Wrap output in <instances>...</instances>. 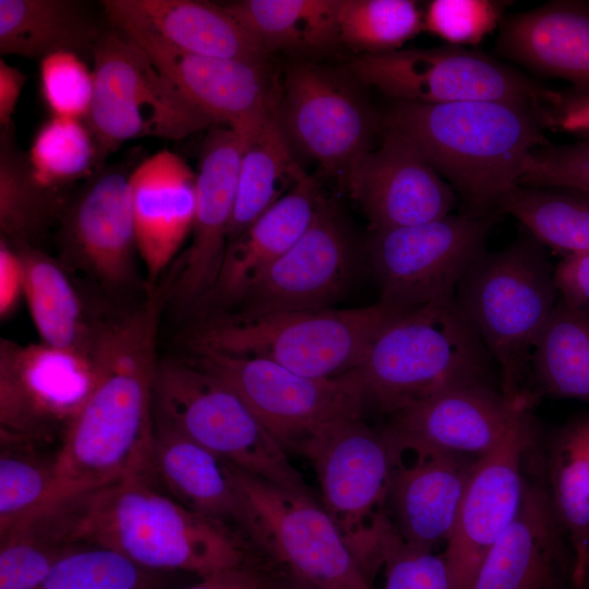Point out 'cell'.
Here are the masks:
<instances>
[{
    "mask_svg": "<svg viewBox=\"0 0 589 589\" xmlns=\"http://www.w3.org/2000/svg\"><path fill=\"white\" fill-rule=\"evenodd\" d=\"M161 293L96 328L95 382L56 454L53 506L124 477L151 472L153 385ZM45 508V509H46Z\"/></svg>",
    "mask_w": 589,
    "mask_h": 589,
    "instance_id": "1",
    "label": "cell"
},
{
    "mask_svg": "<svg viewBox=\"0 0 589 589\" xmlns=\"http://www.w3.org/2000/svg\"><path fill=\"white\" fill-rule=\"evenodd\" d=\"M67 503L74 542L111 548L151 570L204 578L263 563L229 525L181 505L152 472L124 477Z\"/></svg>",
    "mask_w": 589,
    "mask_h": 589,
    "instance_id": "2",
    "label": "cell"
},
{
    "mask_svg": "<svg viewBox=\"0 0 589 589\" xmlns=\"http://www.w3.org/2000/svg\"><path fill=\"white\" fill-rule=\"evenodd\" d=\"M381 121L410 140L474 213H493L519 185L528 155L549 145L543 110L525 104L394 101Z\"/></svg>",
    "mask_w": 589,
    "mask_h": 589,
    "instance_id": "3",
    "label": "cell"
},
{
    "mask_svg": "<svg viewBox=\"0 0 589 589\" xmlns=\"http://www.w3.org/2000/svg\"><path fill=\"white\" fill-rule=\"evenodd\" d=\"M495 363L454 298L405 311L349 372L365 404L389 416L441 392L488 382Z\"/></svg>",
    "mask_w": 589,
    "mask_h": 589,
    "instance_id": "4",
    "label": "cell"
},
{
    "mask_svg": "<svg viewBox=\"0 0 589 589\" xmlns=\"http://www.w3.org/2000/svg\"><path fill=\"white\" fill-rule=\"evenodd\" d=\"M554 269L544 247L522 235L498 251L485 250L454 296L496 363L504 396L529 408L524 380L560 298Z\"/></svg>",
    "mask_w": 589,
    "mask_h": 589,
    "instance_id": "5",
    "label": "cell"
},
{
    "mask_svg": "<svg viewBox=\"0 0 589 589\" xmlns=\"http://www.w3.org/2000/svg\"><path fill=\"white\" fill-rule=\"evenodd\" d=\"M235 525L280 574L314 589H375L313 493L286 489L230 464Z\"/></svg>",
    "mask_w": 589,
    "mask_h": 589,
    "instance_id": "6",
    "label": "cell"
},
{
    "mask_svg": "<svg viewBox=\"0 0 589 589\" xmlns=\"http://www.w3.org/2000/svg\"><path fill=\"white\" fill-rule=\"evenodd\" d=\"M296 453L310 461L322 506L373 582L392 525L386 513L392 474L401 460L385 429L362 417L336 418L311 432Z\"/></svg>",
    "mask_w": 589,
    "mask_h": 589,
    "instance_id": "7",
    "label": "cell"
},
{
    "mask_svg": "<svg viewBox=\"0 0 589 589\" xmlns=\"http://www.w3.org/2000/svg\"><path fill=\"white\" fill-rule=\"evenodd\" d=\"M399 311L381 302L354 309L221 316L197 328L193 348L271 360L311 378H335L360 365Z\"/></svg>",
    "mask_w": 589,
    "mask_h": 589,
    "instance_id": "8",
    "label": "cell"
},
{
    "mask_svg": "<svg viewBox=\"0 0 589 589\" xmlns=\"http://www.w3.org/2000/svg\"><path fill=\"white\" fill-rule=\"evenodd\" d=\"M153 410L156 421L224 460L286 489L313 493L238 393L191 359L157 362Z\"/></svg>",
    "mask_w": 589,
    "mask_h": 589,
    "instance_id": "9",
    "label": "cell"
},
{
    "mask_svg": "<svg viewBox=\"0 0 589 589\" xmlns=\"http://www.w3.org/2000/svg\"><path fill=\"white\" fill-rule=\"evenodd\" d=\"M92 61L94 95L84 122L96 144L97 171L129 140H181L217 125L121 31L104 29Z\"/></svg>",
    "mask_w": 589,
    "mask_h": 589,
    "instance_id": "10",
    "label": "cell"
},
{
    "mask_svg": "<svg viewBox=\"0 0 589 589\" xmlns=\"http://www.w3.org/2000/svg\"><path fill=\"white\" fill-rule=\"evenodd\" d=\"M495 213L449 214L421 225L371 231L366 245L380 302L410 311L452 299L486 250Z\"/></svg>",
    "mask_w": 589,
    "mask_h": 589,
    "instance_id": "11",
    "label": "cell"
},
{
    "mask_svg": "<svg viewBox=\"0 0 589 589\" xmlns=\"http://www.w3.org/2000/svg\"><path fill=\"white\" fill-rule=\"evenodd\" d=\"M348 71L359 83L402 103L496 100L543 110L555 95L494 58L453 45L360 55Z\"/></svg>",
    "mask_w": 589,
    "mask_h": 589,
    "instance_id": "12",
    "label": "cell"
},
{
    "mask_svg": "<svg viewBox=\"0 0 589 589\" xmlns=\"http://www.w3.org/2000/svg\"><path fill=\"white\" fill-rule=\"evenodd\" d=\"M356 82L349 71L294 61L277 87V112L292 148L342 184L351 167L373 148L380 125Z\"/></svg>",
    "mask_w": 589,
    "mask_h": 589,
    "instance_id": "13",
    "label": "cell"
},
{
    "mask_svg": "<svg viewBox=\"0 0 589 589\" xmlns=\"http://www.w3.org/2000/svg\"><path fill=\"white\" fill-rule=\"evenodd\" d=\"M193 349L191 360L233 388L287 454L329 420L362 417L365 400L349 373L311 378L263 358Z\"/></svg>",
    "mask_w": 589,
    "mask_h": 589,
    "instance_id": "14",
    "label": "cell"
},
{
    "mask_svg": "<svg viewBox=\"0 0 589 589\" xmlns=\"http://www.w3.org/2000/svg\"><path fill=\"white\" fill-rule=\"evenodd\" d=\"M100 4L110 26L143 48L177 88L216 124L229 128L245 146L257 135L278 92L266 61L212 58L179 50L112 0Z\"/></svg>",
    "mask_w": 589,
    "mask_h": 589,
    "instance_id": "15",
    "label": "cell"
},
{
    "mask_svg": "<svg viewBox=\"0 0 589 589\" xmlns=\"http://www.w3.org/2000/svg\"><path fill=\"white\" fill-rule=\"evenodd\" d=\"M92 351L0 340L1 442H31L63 431L95 382Z\"/></svg>",
    "mask_w": 589,
    "mask_h": 589,
    "instance_id": "16",
    "label": "cell"
},
{
    "mask_svg": "<svg viewBox=\"0 0 589 589\" xmlns=\"http://www.w3.org/2000/svg\"><path fill=\"white\" fill-rule=\"evenodd\" d=\"M354 259L352 235L337 205L318 196L300 239L257 274L237 304L239 315L259 316L327 309L342 291Z\"/></svg>",
    "mask_w": 589,
    "mask_h": 589,
    "instance_id": "17",
    "label": "cell"
},
{
    "mask_svg": "<svg viewBox=\"0 0 589 589\" xmlns=\"http://www.w3.org/2000/svg\"><path fill=\"white\" fill-rule=\"evenodd\" d=\"M529 416L490 384L441 392L393 414L383 426L401 456L455 454L480 457L495 448Z\"/></svg>",
    "mask_w": 589,
    "mask_h": 589,
    "instance_id": "18",
    "label": "cell"
},
{
    "mask_svg": "<svg viewBox=\"0 0 589 589\" xmlns=\"http://www.w3.org/2000/svg\"><path fill=\"white\" fill-rule=\"evenodd\" d=\"M534 437L536 424L529 416L477 459L442 553L456 589H470L485 554L516 519L527 482L522 461Z\"/></svg>",
    "mask_w": 589,
    "mask_h": 589,
    "instance_id": "19",
    "label": "cell"
},
{
    "mask_svg": "<svg viewBox=\"0 0 589 589\" xmlns=\"http://www.w3.org/2000/svg\"><path fill=\"white\" fill-rule=\"evenodd\" d=\"M344 184L371 231L433 221L452 214L456 204L453 187L410 140L388 127H383L380 145L351 167Z\"/></svg>",
    "mask_w": 589,
    "mask_h": 589,
    "instance_id": "20",
    "label": "cell"
},
{
    "mask_svg": "<svg viewBox=\"0 0 589 589\" xmlns=\"http://www.w3.org/2000/svg\"><path fill=\"white\" fill-rule=\"evenodd\" d=\"M59 225L71 262L111 288L132 280L137 247L130 173L119 168L96 171L67 204Z\"/></svg>",
    "mask_w": 589,
    "mask_h": 589,
    "instance_id": "21",
    "label": "cell"
},
{
    "mask_svg": "<svg viewBox=\"0 0 589 589\" xmlns=\"http://www.w3.org/2000/svg\"><path fill=\"white\" fill-rule=\"evenodd\" d=\"M245 143L214 125L202 143L191 243L180 263L172 296L182 306L200 304L212 289L227 248Z\"/></svg>",
    "mask_w": 589,
    "mask_h": 589,
    "instance_id": "22",
    "label": "cell"
},
{
    "mask_svg": "<svg viewBox=\"0 0 589 589\" xmlns=\"http://www.w3.org/2000/svg\"><path fill=\"white\" fill-rule=\"evenodd\" d=\"M470 589H576L573 553L544 481L527 480L516 519L485 554Z\"/></svg>",
    "mask_w": 589,
    "mask_h": 589,
    "instance_id": "23",
    "label": "cell"
},
{
    "mask_svg": "<svg viewBox=\"0 0 589 589\" xmlns=\"http://www.w3.org/2000/svg\"><path fill=\"white\" fill-rule=\"evenodd\" d=\"M130 189L137 254L153 290L192 232L196 173L181 156L161 149L130 172Z\"/></svg>",
    "mask_w": 589,
    "mask_h": 589,
    "instance_id": "24",
    "label": "cell"
},
{
    "mask_svg": "<svg viewBox=\"0 0 589 589\" xmlns=\"http://www.w3.org/2000/svg\"><path fill=\"white\" fill-rule=\"evenodd\" d=\"M479 457L433 454L396 465L386 513L396 533L410 546L435 552L449 541L464 493Z\"/></svg>",
    "mask_w": 589,
    "mask_h": 589,
    "instance_id": "25",
    "label": "cell"
},
{
    "mask_svg": "<svg viewBox=\"0 0 589 589\" xmlns=\"http://www.w3.org/2000/svg\"><path fill=\"white\" fill-rule=\"evenodd\" d=\"M497 49L533 72L589 93V2L550 1L507 17Z\"/></svg>",
    "mask_w": 589,
    "mask_h": 589,
    "instance_id": "26",
    "label": "cell"
},
{
    "mask_svg": "<svg viewBox=\"0 0 589 589\" xmlns=\"http://www.w3.org/2000/svg\"><path fill=\"white\" fill-rule=\"evenodd\" d=\"M318 196L317 180L304 171L280 200L227 245L216 280L200 304H237L251 280L304 233Z\"/></svg>",
    "mask_w": 589,
    "mask_h": 589,
    "instance_id": "27",
    "label": "cell"
},
{
    "mask_svg": "<svg viewBox=\"0 0 589 589\" xmlns=\"http://www.w3.org/2000/svg\"><path fill=\"white\" fill-rule=\"evenodd\" d=\"M179 50L221 59L266 61L268 52L224 5L197 0H112Z\"/></svg>",
    "mask_w": 589,
    "mask_h": 589,
    "instance_id": "28",
    "label": "cell"
},
{
    "mask_svg": "<svg viewBox=\"0 0 589 589\" xmlns=\"http://www.w3.org/2000/svg\"><path fill=\"white\" fill-rule=\"evenodd\" d=\"M151 469L158 485L184 507L235 524L237 497L230 462L155 419Z\"/></svg>",
    "mask_w": 589,
    "mask_h": 589,
    "instance_id": "29",
    "label": "cell"
},
{
    "mask_svg": "<svg viewBox=\"0 0 589 589\" xmlns=\"http://www.w3.org/2000/svg\"><path fill=\"white\" fill-rule=\"evenodd\" d=\"M104 28L82 1L0 0V53L39 61L55 52L92 57Z\"/></svg>",
    "mask_w": 589,
    "mask_h": 589,
    "instance_id": "30",
    "label": "cell"
},
{
    "mask_svg": "<svg viewBox=\"0 0 589 589\" xmlns=\"http://www.w3.org/2000/svg\"><path fill=\"white\" fill-rule=\"evenodd\" d=\"M303 172L293 158L276 100L262 129L243 151L227 245L280 200Z\"/></svg>",
    "mask_w": 589,
    "mask_h": 589,
    "instance_id": "31",
    "label": "cell"
},
{
    "mask_svg": "<svg viewBox=\"0 0 589 589\" xmlns=\"http://www.w3.org/2000/svg\"><path fill=\"white\" fill-rule=\"evenodd\" d=\"M13 245L24 261V301L40 341L56 348L92 351L97 327L86 321L80 298L61 265L36 245Z\"/></svg>",
    "mask_w": 589,
    "mask_h": 589,
    "instance_id": "32",
    "label": "cell"
},
{
    "mask_svg": "<svg viewBox=\"0 0 589 589\" xmlns=\"http://www.w3.org/2000/svg\"><path fill=\"white\" fill-rule=\"evenodd\" d=\"M224 7L268 53L320 50L339 41L340 0H241Z\"/></svg>",
    "mask_w": 589,
    "mask_h": 589,
    "instance_id": "33",
    "label": "cell"
},
{
    "mask_svg": "<svg viewBox=\"0 0 589 589\" xmlns=\"http://www.w3.org/2000/svg\"><path fill=\"white\" fill-rule=\"evenodd\" d=\"M60 189L41 184L27 153L15 141L14 128L0 129V230L13 244L35 245L60 223L67 206Z\"/></svg>",
    "mask_w": 589,
    "mask_h": 589,
    "instance_id": "34",
    "label": "cell"
},
{
    "mask_svg": "<svg viewBox=\"0 0 589 589\" xmlns=\"http://www.w3.org/2000/svg\"><path fill=\"white\" fill-rule=\"evenodd\" d=\"M548 478L554 513L573 553L577 587L589 572V419L560 434Z\"/></svg>",
    "mask_w": 589,
    "mask_h": 589,
    "instance_id": "35",
    "label": "cell"
},
{
    "mask_svg": "<svg viewBox=\"0 0 589 589\" xmlns=\"http://www.w3.org/2000/svg\"><path fill=\"white\" fill-rule=\"evenodd\" d=\"M530 370L542 393L589 401V308L558 298L537 342Z\"/></svg>",
    "mask_w": 589,
    "mask_h": 589,
    "instance_id": "36",
    "label": "cell"
},
{
    "mask_svg": "<svg viewBox=\"0 0 589 589\" xmlns=\"http://www.w3.org/2000/svg\"><path fill=\"white\" fill-rule=\"evenodd\" d=\"M497 207L515 217L544 248L564 257L589 253V194L517 185Z\"/></svg>",
    "mask_w": 589,
    "mask_h": 589,
    "instance_id": "37",
    "label": "cell"
},
{
    "mask_svg": "<svg viewBox=\"0 0 589 589\" xmlns=\"http://www.w3.org/2000/svg\"><path fill=\"white\" fill-rule=\"evenodd\" d=\"M73 541L70 513L63 504L35 515L0 545V589H38Z\"/></svg>",
    "mask_w": 589,
    "mask_h": 589,
    "instance_id": "38",
    "label": "cell"
},
{
    "mask_svg": "<svg viewBox=\"0 0 589 589\" xmlns=\"http://www.w3.org/2000/svg\"><path fill=\"white\" fill-rule=\"evenodd\" d=\"M423 29V13L411 0H340L338 40L361 55L385 53Z\"/></svg>",
    "mask_w": 589,
    "mask_h": 589,
    "instance_id": "39",
    "label": "cell"
},
{
    "mask_svg": "<svg viewBox=\"0 0 589 589\" xmlns=\"http://www.w3.org/2000/svg\"><path fill=\"white\" fill-rule=\"evenodd\" d=\"M1 443L0 539L44 510L56 483V456H39L31 442Z\"/></svg>",
    "mask_w": 589,
    "mask_h": 589,
    "instance_id": "40",
    "label": "cell"
},
{
    "mask_svg": "<svg viewBox=\"0 0 589 589\" xmlns=\"http://www.w3.org/2000/svg\"><path fill=\"white\" fill-rule=\"evenodd\" d=\"M160 574L117 550L84 543L67 551L38 589H160Z\"/></svg>",
    "mask_w": 589,
    "mask_h": 589,
    "instance_id": "41",
    "label": "cell"
},
{
    "mask_svg": "<svg viewBox=\"0 0 589 589\" xmlns=\"http://www.w3.org/2000/svg\"><path fill=\"white\" fill-rule=\"evenodd\" d=\"M35 178L44 185H63L97 171V148L83 120L52 116L38 129L29 152Z\"/></svg>",
    "mask_w": 589,
    "mask_h": 589,
    "instance_id": "42",
    "label": "cell"
},
{
    "mask_svg": "<svg viewBox=\"0 0 589 589\" xmlns=\"http://www.w3.org/2000/svg\"><path fill=\"white\" fill-rule=\"evenodd\" d=\"M39 88L53 116L85 120L94 95V74L79 55L55 52L39 61Z\"/></svg>",
    "mask_w": 589,
    "mask_h": 589,
    "instance_id": "43",
    "label": "cell"
},
{
    "mask_svg": "<svg viewBox=\"0 0 589 589\" xmlns=\"http://www.w3.org/2000/svg\"><path fill=\"white\" fill-rule=\"evenodd\" d=\"M505 2L491 0H433L423 13V29L448 45H477L502 20Z\"/></svg>",
    "mask_w": 589,
    "mask_h": 589,
    "instance_id": "44",
    "label": "cell"
},
{
    "mask_svg": "<svg viewBox=\"0 0 589 589\" xmlns=\"http://www.w3.org/2000/svg\"><path fill=\"white\" fill-rule=\"evenodd\" d=\"M383 589H456L443 554L408 545L393 526L383 543Z\"/></svg>",
    "mask_w": 589,
    "mask_h": 589,
    "instance_id": "45",
    "label": "cell"
},
{
    "mask_svg": "<svg viewBox=\"0 0 589 589\" xmlns=\"http://www.w3.org/2000/svg\"><path fill=\"white\" fill-rule=\"evenodd\" d=\"M519 185L589 194V140L532 151L524 164Z\"/></svg>",
    "mask_w": 589,
    "mask_h": 589,
    "instance_id": "46",
    "label": "cell"
},
{
    "mask_svg": "<svg viewBox=\"0 0 589 589\" xmlns=\"http://www.w3.org/2000/svg\"><path fill=\"white\" fill-rule=\"evenodd\" d=\"M25 266L19 249L0 239V317L11 316L24 300Z\"/></svg>",
    "mask_w": 589,
    "mask_h": 589,
    "instance_id": "47",
    "label": "cell"
},
{
    "mask_svg": "<svg viewBox=\"0 0 589 589\" xmlns=\"http://www.w3.org/2000/svg\"><path fill=\"white\" fill-rule=\"evenodd\" d=\"M279 575L268 564L257 563L199 578L183 589H271Z\"/></svg>",
    "mask_w": 589,
    "mask_h": 589,
    "instance_id": "48",
    "label": "cell"
},
{
    "mask_svg": "<svg viewBox=\"0 0 589 589\" xmlns=\"http://www.w3.org/2000/svg\"><path fill=\"white\" fill-rule=\"evenodd\" d=\"M554 277L562 301L589 308V253L564 257L555 266Z\"/></svg>",
    "mask_w": 589,
    "mask_h": 589,
    "instance_id": "49",
    "label": "cell"
},
{
    "mask_svg": "<svg viewBox=\"0 0 589 589\" xmlns=\"http://www.w3.org/2000/svg\"><path fill=\"white\" fill-rule=\"evenodd\" d=\"M545 127L589 135V93L579 92L555 97L544 110Z\"/></svg>",
    "mask_w": 589,
    "mask_h": 589,
    "instance_id": "50",
    "label": "cell"
},
{
    "mask_svg": "<svg viewBox=\"0 0 589 589\" xmlns=\"http://www.w3.org/2000/svg\"><path fill=\"white\" fill-rule=\"evenodd\" d=\"M27 75L19 68L0 59V129L13 125V116Z\"/></svg>",
    "mask_w": 589,
    "mask_h": 589,
    "instance_id": "51",
    "label": "cell"
},
{
    "mask_svg": "<svg viewBox=\"0 0 589 589\" xmlns=\"http://www.w3.org/2000/svg\"><path fill=\"white\" fill-rule=\"evenodd\" d=\"M271 589H314V588L280 574V576L278 577V579L276 580V582Z\"/></svg>",
    "mask_w": 589,
    "mask_h": 589,
    "instance_id": "52",
    "label": "cell"
},
{
    "mask_svg": "<svg viewBox=\"0 0 589 589\" xmlns=\"http://www.w3.org/2000/svg\"><path fill=\"white\" fill-rule=\"evenodd\" d=\"M576 589H589V572L586 574L581 582L576 587Z\"/></svg>",
    "mask_w": 589,
    "mask_h": 589,
    "instance_id": "53",
    "label": "cell"
},
{
    "mask_svg": "<svg viewBox=\"0 0 589 589\" xmlns=\"http://www.w3.org/2000/svg\"><path fill=\"white\" fill-rule=\"evenodd\" d=\"M589 2V1H588Z\"/></svg>",
    "mask_w": 589,
    "mask_h": 589,
    "instance_id": "54",
    "label": "cell"
}]
</instances>
